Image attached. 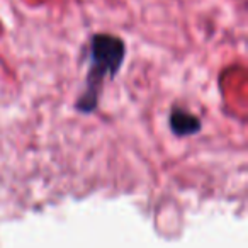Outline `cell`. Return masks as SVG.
<instances>
[{
    "label": "cell",
    "instance_id": "1",
    "mask_svg": "<svg viewBox=\"0 0 248 248\" xmlns=\"http://www.w3.org/2000/svg\"><path fill=\"white\" fill-rule=\"evenodd\" d=\"M126 58V45L119 36L93 34L90 39V65L85 77V87L77 100L80 112H92L97 109L99 97L106 78H114Z\"/></svg>",
    "mask_w": 248,
    "mask_h": 248
},
{
    "label": "cell",
    "instance_id": "2",
    "mask_svg": "<svg viewBox=\"0 0 248 248\" xmlns=\"http://www.w3.org/2000/svg\"><path fill=\"white\" fill-rule=\"evenodd\" d=\"M170 126L177 136H190L201 129V121L186 109H173L170 116Z\"/></svg>",
    "mask_w": 248,
    "mask_h": 248
}]
</instances>
